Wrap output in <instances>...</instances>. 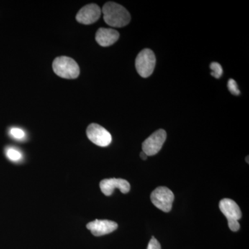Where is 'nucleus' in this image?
<instances>
[{"label": "nucleus", "instance_id": "1", "mask_svg": "<svg viewBox=\"0 0 249 249\" xmlns=\"http://www.w3.org/2000/svg\"><path fill=\"white\" fill-rule=\"evenodd\" d=\"M105 22L112 27H124L129 24L131 20L130 14L125 8L117 3H106L102 11Z\"/></svg>", "mask_w": 249, "mask_h": 249}, {"label": "nucleus", "instance_id": "2", "mask_svg": "<svg viewBox=\"0 0 249 249\" xmlns=\"http://www.w3.org/2000/svg\"><path fill=\"white\" fill-rule=\"evenodd\" d=\"M53 70L57 76L66 79H75L80 74V68L73 59L67 56L58 57L53 60Z\"/></svg>", "mask_w": 249, "mask_h": 249}, {"label": "nucleus", "instance_id": "11", "mask_svg": "<svg viewBox=\"0 0 249 249\" xmlns=\"http://www.w3.org/2000/svg\"><path fill=\"white\" fill-rule=\"evenodd\" d=\"M119 33L112 29L101 28L96 34V40L101 47H109L119 40Z\"/></svg>", "mask_w": 249, "mask_h": 249}, {"label": "nucleus", "instance_id": "6", "mask_svg": "<svg viewBox=\"0 0 249 249\" xmlns=\"http://www.w3.org/2000/svg\"><path fill=\"white\" fill-rule=\"evenodd\" d=\"M166 137V132L163 129L156 131L142 142V152H145L147 157L157 155L163 147Z\"/></svg>", "mask_w": 249, "mask_h": 249}, {"label": "nucleus", "instance_id": "16", "mask_svg": "<svg viewBox=\"0 0 249 249\" xmlns=\"http://www.w3.org/2000/svg\"><path fill=\"white\" fill-rule=\"evenodd\" d=\"M147 249H161V247H160V243L158 242V240L155 237H152L150 242H149Z\"/></svg>", "mask_w": 249, "mask_h": 249}, {"label": "nucleus", "instance_id": "3", "mask_svg": "<svg viewBox=\"0 0 249 249\" xmlns=\"http://www.w3.org/2000/svg\"><path fill=\"white\" fill-rule=\"evenodd\" d=\"M219 209L227 217L229 229L232 231H237L240 228L238 220L242 217V212L237 203L232 199H223L219 202Z\"/></svg>", "mask_w": 249, "mask_h": 249}, {"label": "nucleus", "instance_id": "12", "mask_svg": "<svg viewBox=\"0 0 249 249\" xmlns=\"http://www.w3.org/2000/svg\"><path fill=\"white\" fill-rule=\"evenodd\" d=\"M6 157L12 161H19L22 160V155L17 149L9 147L6 150Z\"/></svg>", "mask_w": 249, "mask_h": 249}, {"label": "nucleus", "instance_id": "4", "mask_svg": "<svg viewBox=\"0 0 249 249\" xmlns=\"http://www.w3.org/2000/svg\"><path fill=\"white\" fill-rule=\"evenodd\" d=\"M155 65L156 57L151 49H143L136 58V70L142 78H147L152 75Z\"/></svg>", "mask_w": 249, "mask_h": 249}, {"label": "nucleus", "instance_id": "18", "mask_svg": "<svg viewBox=\"0 0 249 249\" xmlns=\"http://www.w3.org/2000/svg\"><path fill=\"white\" fill-rule=\"evenodd\" d=\"M246 161H247V163H249V157H247V158H246Z\"/></svg>", "mask_w": 249, "mask_h": 249}, {"label": "nucleus", "instance_id": "9", "mask_svg": "<svg viewBox=\"0 0 249 249\" xmlns=\"http://www.w3.org/2000/svg\"><path fill=\"white\" fill-rule=\"evenodd\" d=\"M101 9L98 5H86L78 11L76 20L83 24H91L96 22L101 17Z\"/></svg>", "mask_w": 249, "mask_h": 249}, {"label": "nucleus", "instance_id": "5", "mask_svg": "<svg viewBox=\"0 0 249 249\" xmlns=\"http://www.w3.org/2000/svg\"><path fill=\"white\" fill-rule=\"evenodd\" d=\"M150 198L152 204L157 209L165 213H169L171 211L175 196L169 188L165 186L158 187L152 192Z\"/></svg>", "mask_w": 249, "mask_h": 249}, {"label": "nucleus", "instance_id": "10", "mask_svg": "<svg viewBox=\"0 0 249 249\" xmlns=\"http://www.w3.org/2000/svg\"><path fill=\"white\" fill-rule=\"evenodd\" d=\"M87 228L91 232L94 236H102L107 235V234L111 233L116 230L118 228V224L113 221L107 220H99L96 219L88 223Z\"/></svg>", "mask_w": 249, "mask_h": 249}, {"label": "nucleus", "instance_id": "7", "mask_svg": "<svg viewBox=\"0 0 249 249\" xmlns=\"http://www.w3.org/2000/svg\"><path fill=\"white\" fill-rule=\"evenodd\" d=\"M88 139L93 143L100 147H107L111 143V134L100 124H92L87 129Z\"/></svg>", "mask_w": 249, "mask_h": 249}, {"label": "nucleus", "instance_id": "14", "mask_svg": "<svg viewBox=\"0 0 249 249\" xmlns=\"http://www.w3.org/2000/svg\"><path fill=\"white\" fill-rule=\"evenodd\" d=\"M10 134L13 138L17 139V140H22L25 138V132L22 129L18 128V127H13L10 130Z\"/></svg>", "mask_w": 249, "mask_h": 249}, {"label": "nucleus", "instance_id": "17", "mask_svg": "<svg viewBox=\"0 0 249 249\" xmlns=\"http://www.w3.org/2000/svg\"><path fill=\"white\" fill-rule=\"evenodd\" d=\"M140 157H141V158H142V160H146L147 158V156L146 154H145V152H142H142H141Z\"/></svg>", "mask_w": 249, "mask_h": 249}, {"label": "nucleus", "instance_id": "15", "mask_svg": "<svg viewBox=\"0 0 249 249\" xmlns=\"http://www.w3.org/2000/svg\"><path fill=\"white\" fill-rule=\"evenodd\" d=\"M228 88H229L230 92L233 95L238 96L240 93V90H239L238 88H237V83H236L235 80L233 79L229 80V82H228Z\"/></svg>", "mask_w": 249, "mask_h": 249}, {"label": "nucleus", "instance_id": "8", "mask_svg": "<svg viewBox=\"0 0 249 249\" xmlns=\"http://www.w3.org/2000/svg\"><path fill=\"white\" fill-rule=\"evenodd\" d=\"M100 188L105 196H110L116 188L120 190L124 194H126L130 191V184L128 181L123 178H106L101 181Z\"/></svg>", "mask_w": 249, "mask_h": 249}, {"label": "nucleus", "instance_id": "13", "mask_svg": "<svg viewBox=\"0 0 249 249\" xmlns=\"http://www.w3.org/2000/svg\"><path fill=\"white\" fill-rule=\"evenodd\" d=\"M211 70V76L215 78H219L223 74V69L220 64L217 62H212L210 65Z\"/></svg>", "mask_w": 249, "mask_h": 249}]
</instances>
